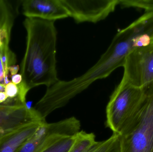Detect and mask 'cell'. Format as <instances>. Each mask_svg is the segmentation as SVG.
<instances>
[{
  "label": "cell",
  "mask_w": 153,
  "mask_h": 152,
  "mask_svg": "<svg viewBox=\"0 0 153 152\" xmlns=\"http://www.w3.org/2000/svg\"><path fill=\"white\" fill-rule=\"evenodd\" d=\"M76 134L62 137L41 152H69L75 141Z\"/></svg>",
  "instance_id": "obj_14"
},
{
  "label": "cell",
  "mask_w": 153,
  "mask_h": 152,
  "mask_svg": "<svg viewBox=\"0 0 153 152\" xmlns=\"http://www.w3.org/2000/svg\"><path fill=\"white\" fill-rule=\"evenodd\" d=\"M12 27L0 29V84L5 86L11 82L9 79V68L15 65L16 55L9 46Z\"/></svg>",
  "instance_id": "obj_11"
},
{
  "label": "cell",
  "mask_w": 153,
  "mask_h": 152,
  "mask_svg": "<svg viewBox=\"0 0 153 152\" xmlns=\"http://www.w3.org/2000/svg\"><path fill=\"white\" fill-rule=\"evenodd\" d=\"M33 108L0 106V140L24 126L45 121Z\"/></svg>",
  "instance_id": "obj_7"
},
{
  "label": "cell",
  "mask_w": 153,
  "mask_h": 152,
  "mask_svg": "<svg viewBox=\"0 0 153 152\" xmlns=\"http://www.w3.org/2000/svg\"><path fill=\"white\" fill-rule=\"evenodd\" d=\"M124 78L129 84L144 88L153 81V42L148 46L134 49L123 66Z\"/></svg>",
  "instance_id": "obj_5"
},
{
  "label": "cell",
  "mask_w": 153,
  "mask_h": 152,
  "mask_svg": "<svg viewBox=\"0 0 153 152\" xmlns=\"http://www.w3.org/2000/svg\"><path fill=\"white\" fill-rule=\"evenodd\" d=\"M45 122L30 124L8 134L0 140V152H17Z\"/></svg>",
  "instance_id": "obj_10"
},
{
  "label": "cell",
  "mask_w": 153,
  "mask_h": 152,
  "mask_svg": "<svg viewBox=\"0 0 153 152\" xmlns=\"http://www.w3.org/2000/svg\"><path fill=\"white\" fill-rule=\"evenodd\" d=\"M144 32L139 26L129 25L119 31L98 61L84 74L69 81L59 80L50 87L33 108L43 119L62 108L94 82L106 78L117 68L123 67L134 49V39Z\"/></svg>",
  "instance_id": "obj_1"
},
{
  "label": "cell",
  "mask_w": 153,
  "mask_h": 152,
  "mask_svg": "<svg viewBox=\"0 0 153 152\" xmlns=\"http://www.w3.org/2000/svg\"><path fill=\"white\" fill-rule=\"evenodd\" d=\"M11 79L13 83L16 85H19L23 81V79L21 74H17L11 76Z\"/></svg>",
  "instance_id": "obj_17"
},
{
  "label": "cell",
  "mask_w": 153,
  "mask_h": 152,
  "mask_svg": "<svg viewBox=\"0 0 153 152\" xmlns=\"http://www.w3.org/2000/svg\"><path fill=\"white\" fill-rule=\"evenodd\" d=\"M151 43V36L147 32L142 33L137 36L134 39V46L135 48L148 46Z\"/></svg>",
  "instance_id": "obj_16"
},
{
  "label": "cell",
  "mask_w": 153,
  "mask_h": 152,
  "mask_svg": "<svg viewBox=\"0 0 153 152\" xmlns=\"http://www.w3.org/2000/svg\"><path fill=\"white\" fill-rule=\"evenodd\" d=\"M143 88L140 108L120 136L121 152H153V81Z\"/></svg>",
  "instance_id": "obj_3"
},
{
  "label": "cell",
  "mask_w": 153,
  "mask_h": 152,
  "mask_svg": "<svg viewBox=\"0 0 153 152\" xmlns=\"http://www.w3.org/2000/svg\"><path fill=\"white\" fill-rule=\"evenodd\" d=\"M62 137V129L57 124L45 122L17 152H41Z\"/></svg>",
  "instance_id": "obj_9"
},
{
  "label": "cell",
  "mask_w": 153,
  "mask_h": 152,
  "mask_svg": "<svg viewBox=\"0 0 153 152\" xmlns=\"http://www.w3.org/2000/svg\"><path fill=\"white\" fill-rule=\"evenodd\" d=\"M22 7L27 18L55 21L69 17L61 0H24Z\"/></svg>",
  "instance_id": "obj_8"
},
{
  "label": "cell",
  "mask_w": 153,
  "mask_h": 152,
  "mask_svg": "<svg viewBox=\"0 0 153 152\" xmlns=\"http://www.w3.org/2000/svg\"></svg>",
  "instance_id": "obj_20"
},
{
  "label": "cell",
  "mask_w": 153,
  "mask_h": 152,
  "mask_svg": "<svg viewBox=\"0 0 153 152\" xmlns=\"http://www.w3.org/2000/svg\"><path fill=\"white\" fill-rule=\"evenodd\" d=\"M97 142L93 133L80 131L76 134L75 141L69 152H88L95 146Z\"/></svg>",
  "instance_id": "obj_12"
},
{
  "label": "cell",
  "mask_w": 153,
  "mask_h": 152,
  "mask_svg": "<svg viewBox=\"0 0 153 152\" xmlns=\"http://www.w3.org/2000/svg\"><path fill=\"white\" fill-rule=\"evenodd\" d=\"M90 152H121L120 136L113 134L108 139L97 142Z\"/></svg>",
  "instance_id": "obj_13"
},
{
  "label": "cell",
  "mask_w": 153,
  "mask_h": 152,
  "mask_svg": "<svg viewBox=\"0 0 153 152\" xmlns=\"http://www.w3.org/2000/svg\"><path fill=\"white\" fill-rule=\"evenodd\" d=\"M14 22L12 9L7 1L0 0V29L12 27Z\"/></svg>",
  "instance_id": "obj_15"
},
{
  "label": "cell",
  "mask_w": 153,
  "mask_h": 152,
  "mask_svg": "<svg viewBox=\"0 0 153 152\" xmlns=\"http://www.w3.org/2000/svg\"><path fill=\"white\" fill-rule=\"evenodd\" d=\"M26 51L21 64L23 81L30 90L36 87H48L59 81L56 70L57 32L55 21L27 18Z\"/></svg>",
  "instance_id": "obj_2"
},
{
  "label": "cell",
  "mask_w": 153,
  "mask_h": 152,
  "mask_svg": "<svg viewBox=\"0 0 153 152\" xmlns=\"http://www.w3.org/2000/svg\"><path fill=\"white\" fill-rule=\"evenodd\" d=\"M19 66L16 64L10 66L9 68V72L11 75V76L17 74L18 71L19 70Z\"/></svg>",
  "instance_id": "obj_18"
},
{
  "label": "cell",
  "mask_w": 153,
  "mask_h": 152,
  "mask_svg": "<svg viewBox=\"0 0 153 152\" xmlns=\"http://www.w3.org/2000/svg\"><path fill=\"white\" fill-rule=\"evenodd\" d=\"M144 96L143 88L134 86L122 78L106 107V127L121 135L139 110Z\"/></svg>",
  "instance_id": "obj_4"
},
{
  "label": "cell",
  "mask_w": 153,
  "mask_h": 152,
  "mask_svg": "<svg viewBox=\"0 0 153 152\" xmlns=\"http://www.w3.org/2000/svg\"><path fill=\"white\" fill-rule=\"evenodd\" d=\"M151 41L153 42V35L151 36Z\"/></svg>",
  "instance_id": "obj_19"
},
{
  "label": "cell",
  "mask_w": 153,
  "mask_h": 152,
  "mask_svg": "<svg viewBox=\"0 0 153 152\" xmlns=\"http://www.w3.org/2000/svg\"><path fill=\"white\" fill-rule=\"evenodd\" d=\"M77 23H97L105 19L119 4L120 0H61Z\"/></svg>",
  "instance_id": "obj_6"
}]
</instances>
